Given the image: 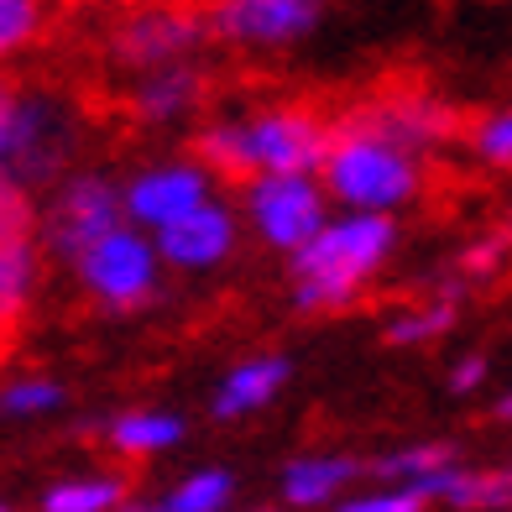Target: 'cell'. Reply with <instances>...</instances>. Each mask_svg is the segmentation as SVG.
<instances>
[{
    "label": "cell",
    "instance_id": "cell-14",
    "mask_svg": "<svg viewBox=\"0 0 512 512\" xmlns=\"http://www.w3.org/2000/svg\"><path fill=\"white\" fill-rule=\"evenodd\" d=\"M283 382H288V361H283V356H262V361L236 366V371L220 382V392H215V418H241V413H251V408H262Z\"/></svg>",
    "mask_w": 512,
    "mask_h": 512
},
{
    "label": "cell",
    "instance_id": "cell-28",
    "mask_svg": "<svg viewBox=\"0 0 512 512\" xmlns=\"http://www.w3.org/2000/svg\"><path fill=\"white\" fill-rule=\"evenodd\" d=\"M481 377H486V356H465V361L450 371V387H455V392H471Z\"/></svg>",
    "mask_w": 512,
    "mask_h": 512
},
{
    "label": "cell",
    "instance_id": "cell-3",
    "mask_svg": "<svg viewBox=\"0 0 512 512\" xmlns=\"http://www.w3.org/2000/svg\"><path fill=\"white\" fill-rule=\"evenodd\" d=\"M74 157V121L48 100H11L0 110V183H48Z\"/></svg>",
    "mask_w": 512,
    "mask_h": 512
},
{
    "label": "cell",
    "instance_id": "cell-26",
    "mask_svg": "<svg viewBox=\"0 0 512 512\" xmlns=\"http://www.w3.org/2000/svg\"><path fill=\"white\" fill-rule=\"evenodd\" d=\"M429 502L413 492V486H387V492H371V497H351L340 502L335 512H424Z\"/></svg>",
    "mask_w": 512,
    "mask_h": 512
},
{
    "label": "cell",
    "instance_id": "cell-13",
    "mask_svg": "<svg viewBox=\"0 0 512 512\" xmlns=\"http://www.w3.org/2000/svg\"><path fill=\"white\" fill-rule=\"evenodd\" d=\"M366 471L361 460H345V455H309V460H293L288 476H283V497L293 507H319L330 502L340 486H351Z\"/></svg>",
    "mask_w": 512,
    "mask_h": 512
},
{
    "label": "cell",
    "instance_id": "cell-10",
    "mask_svg": "<svg viewBox=\"0 0 512 512\" xmlns=\"http://www.w3.org/2000/svg\"><path fill=\"white\" fill-rule=\"evenodd\" d=\"M236 241V225L220 204H194L189 215H178L168 225H157V251L178 267H209L220 262Z\"/></svg>",
    "mask_w": 512,
    "mask_h": 512
},
{
    "label": "cell",
    "instance_id": "cell-2",
    "mask_svg": "<svg viewBox=\"0 0 512 512\" xmlns=\"http://www.w3.org/2000/svg\"><path fill=\"white\" fill-rule=\"evenodd\" d=\"M324 178H330V189L345 204L366 209V215H382V209L403 204L418 189L413 157L403 147L382 142V136L356 131V126H345L335 136V147L324 152Z\"/></svg>",
    "mask_w": 512,
    "mask_h": 512
},
{
    "label": "cell",
    "instance_id": "cell-7",
    "mask_svg": "<svg viewBox=\"0 0 512 512\" xmlns=\"http://www.w3.org/2000/svg\"><path fill=\"white\" fill-rule=\"evenodd\" d=\"M79 267H84V283L105 293L110 304H142L152 293V251L131 230H110L105 241H95L79 256Z\"/></svg>",
    "mask_w": 512,
    "mask_h": 512
},
{
    "label": "cell",
    "instance_id": "cell-12",
    "mask_svg": "<svg viewBox=\"0 0 512 512\" xmlns=\"http://www.w3.org/2000/svg\"><path fill=\"white\" fill-rule=\"evenodd\" d=\"M131 215L136 220H147V225H168L178 215H189L194 204H204V178L194 168H157L147 178H136L131 183Z\"/></svg>",
    "mask_w": 512,
    "mask_h": 512
},
{
    "label": "cell",
    "instance_id": "cell-21",
    "mask_svg": "<svg viewBox=\"0 0 512 512\" xmlns=\"http://www.w3.org/2000/svg\"><path fill=\"white\" fill-rule=\"evenodd\" d=\"M450 324H455V304H450V298H439V304L418 309V314H403V319L387 330V340H392V345H418V340H434V335H445Z\"/></svg>",
    "mask_w": 512,
    "mask_h": 512
},
{
    "label": "cell",
    "instance_id": "cell-15",
    "mask_svg": "<svg viewBox=\"0 0 512 512\" xmlns=\"http://www.w3.org/2000/svg\"><path fill=\"white\" fill-rule=\"evenodd\" d=\"M105 434H110V445L126 450V455H152V450L178 445L183 424L173 413H126V418H110Z\"/></svg>",
    "mask_w": 512,
    "mask_h": 512
},
{
    "label": "cell",
    "instance_id": "cell-5",
    "mask_svg": "<svg viewBox=\"0 0 512 512\" xmlns=\"http://www.w3.org/2000/svg\"><path fill=\"white\" fill-rule=\"evenodd\" d=\"M251 215L272 246L298 251L324 230V194L309 178H262L251 189Z\"/></svg>",
    "mask_w": 512,
    "mask_h": 512
},
{
    "label": "cell",
    "instance_id": "cell-1",
    "mask_svg": "<svg viewBox=\"0 0 512 512\" xmlns=\"http://www.w3.org/2000/svg\"><path fill=\"white\" fill-rule=\"evenodd\" d=\"M392 251V220L387 215H351L340 225H324L309 246L293 251L298 272V309H340L351 304L361 277L382 267V256Z\"/></svg>",
    "mask_w": 512,
    "mask_h": 512
},
{
    "label": "cell",
    "instance_id": "cell-8",
    "mask_svg": "<svg viewBox=\"0 0 512 512\" xmlns=\"http://www.w3.org/2000/svg\"><path fill=\"white\" fill-rule=\"evenodd\" d=\"M324 0H220L215 32L230 42H293L319 21Z\"/></svg>",
    "mask_w": 512,
    "mask_h": 512
},
{
    "label": "cell",
    "instance_id": "cell-17",
    "mask_svg": "<svg viewBox=\"0 0 512 512\" xmlns=\"http://www.w3.org/2000/svg\"><path fill=\"white\" fill-rule=\"evenodd\" d=\"M445 465H455V445L434 439V445H408V450H398V455H382L377 465H366V471L382 476V481L413 486V481H424V476H434V471H445Z\"/></svg>",
    "mask_w": 512,
    "mask_h": 512
},
{
    "label": "cell",
    "instance_id": "cell-31",
    "mask_svg": "<svg viewBox=\"0 0 512 512\" xmlns=\"http://www.w3.org/2000/svg\"><path fill=\"white\" fill-rule=\"evenodd\" d=\"M497 418H507V424H512V392H507V398L497 403Z\"/></svg>",
    "mask_w": 512,
    "mask_h": 512
},
{
    "label": "cell",
    "instance_id": "cell-32",
    "mask_svg": "<svg viewBox=\"0 0 512 512\" xmlns=\"http://www.w3.org/2000/svg\"><path fill=\"white\" fill-rule=\"evenodd\" d=\"M6 105H11V84H6V79H0V110H6Z\"/></svg>",
    "mask_w": 512,
    "mask_h": 512
},
{
    "label": "cell",
    "instance_id": "cell-33",
    "mask_svg": "<svg viewBox=\"0 0 512 512\" xmlns=\"http://www.w3.org/2000/svg\"><path fill=\"white\" fill-rule=\"evenodd\" d=\"M0 512H11V507H0Z\"/></svg>",
    "mask_w": 512,
    "mask_h": 512
},
{
    "label": "cell",
    "instance_id": "cell-19",
    "mask_svg": "<svg viewBox=\"0 0 512 512\" xmlns=\"http://www.w3.org/2000/svg\"><path fill=\"white\" fill-rule=\"evenodd\" d=\"M230 492H236L230 471H199L183 486H173V497L162 502V512H220L230 502Z\"/></svg>",
    "mask_w": 512,
    "mask_h": 512
},
{
    "label": "cell",
    "instance_id": "cell-22",
    "mask_svg": "<svg viewBox=\"0 0 512 512\" xmlns=\"http://www.w3.org/2000/svg\"><path fill=\"white\" fill-rule=\"evenodd\" d=\"M32 230H37V215H32L27 194L11 189V183H0V251L27 246V241H32Z\"/></svg>",
    "mask_w": 512,
    "mask_h": 512
},
{
    "label": "cell",
    "instance_id": "cell-11",
    "mask_svg": "<svg viewBox=\"0 0 512 512\" xmlns=\"http://www.w3.org/2000/svg\"><path fill=\"white\" fill-rule=\"evenodd\" d=\"M351 126L408 152V147H424V142H445V136L455 131V115L445 105L424 100V95H408V100H392V105H377V110L356 115Z\"/></svg>",
    "mask_w": 512,
    "mask_h": 512
},
{
    "label": "cell",
    "instance_id": "cell-25",
    "mask_svg": "<svg viewBox=\"0 0 512 512\" xmlns=\"http://www.w3.org/2000/svg\"><path fill=\"white\" fill-rule=\"evenodd\" d=\"M37 32V0H0V53H16Z\"/></svg>",
    "mask_w": 512,
    "mask_h": 512
},
{
    "label": "cell",
    "instance_id": "cell-29",
    "mask_svg": "<svg viewBox=\"0 0 512 512\" xmlns=\"http://www.w3.org/2000/svg\"><path fill=\"white\" fill-rule=\"evenodd\" d=\"M497 256H502V241H481V246H471V251H465V272H492L497 267Z\"/></svg>",
    "mask_w": 512,
    "mask_h": 512
},
{
    "label": "cell",
    "instance_id": "cell-27",
    "mask_svg": "<svg viewBox=\"0 0 512 512\" xmlns=\"http://www.w3.org/2000/svg\"><path fill=\"white\" fill-rule=\"evenodd\" d=\"M476 152L492 162V168H512V110L476 126Z\"/></svg>",
    "mask_w": 512,
    "mask_h": 512
},
{
    "label": "cell",
    "instance_id": "cell-30",
    "mask_svg": "<svg viewBox=\"0 0 512 512\" xmlns=\"http://www.w3.org/2000/svg\"><path fill=\"white\" fill-rule=\"evenodd\" d=\"M115 512H162V502H121Z\"/></svg>",
    "mask_w": 512,
    "mask_h": 512
},
{
    "label": "cell",
    "instance_id": "cell-24",
    "mask_svg": "<svg viewBox=\"0 0 512 512\" xmlns=\"http://www.w3.org/2000/svg\"><path fill=\"white\" fill-rule=\"evenodd\" d=\"M63 403V387L58 382H16L0 392V413H48Z\"/></svg>",
    "mask_w": 512,
    "mask_h": 512
},
{
    "label": "cell",
    "instance_id": "cell-16",
    "mask_svg": "<svg viewBox=\"0 0 512 512\" xmlns=\"http://www.w3.org/2000/svg\"><path fill=\"white\" fill-rule=\"evenodd\" d=\"M121 502H126V481L89 476V481H58L42 497V512H115Z\"/></svg>",
    "mask_w": 512,
    "mask_h": 512
},
{
    "label": "cell",
    "instance_id": "cell-23",
    "mask_svg": "<svg viewBox=\"0 0 512 512\" xmlns=\"http://www.w3.org/2000/svg\"><path fill=\"white\" fill-rule=\"evenodd\" d=\"M27 288H32V256H27V246L0 251V319H11L21 309Z\"/></svg>",
    "mask_w": 512,
    "mask_h": 512
},
{
    "label": "cell",
    "instance_id": "cell-18",
    "mask_svg": "<svg viewBox=\"0 0 512 512\" xmlns=\"http://www.w3.org/2000/svg\"><path fill=\"white\" fill-rule=\"evenodd\" d=\"M194 100H199V74H189V68H173V74H157L142 95H136V110L152 115V121H162V115L189 110Z\"/></svg>",
    "mask_w": 512,
    "mask_h": 512
},
{
    "label": "cell",
    "instance_id": "cell-4",
    "mask_svg": "<svg viewBox=\"0 0 512 512\" xmlns=\"http://www.w3.org/2000/svg\"><path fill=\"white\" fill-rule=\"evenodd\" d=\"M241 131H246L251 168H262L267 178H304L309 168H324V152H330L319 121H309L298 110H272Z\"/></svg>",
    "mask_w": 512,
    "mask_h": 512
},
{
    "label": "cell",
    "instance_id": "cell-9",
    "mask_svg": "<svg viewBox=\"0 0 512 512\" xmlns=\"http://www.w3.org/2000/svg\"><path fill=\"white\" fill-rule=\"evenodd\" d=\"M199 37H204V21L199 16L162 6V11L131 16L126 27H121V37H115V53H121L126 63H136V68H162V63H173V58L189 53Z\"/></svg>",
    "mask_w": 512,
    "mask_h": 512
},
{
    "label": "cell",
    "instance_id": "cell-6",
    "mask_svg": "<svg viewBox=\"0 0 512 512\" xmlns=\"http://www.w3.org/2000/svg\"><path fill=\"white\" fill-rule=\"evenodd\" d=\"M110 230H121V194L105 178H79L68 183V194L58 199L48 236L63 256H84L95 241H105Z\"/></svg>",
    "mask_w": 512,
    "mask_h": 512
},
{
    "label": "cell",
    "instance_id": "cell-20",
    "mask_svg": "<svg viewBox=\"0 0 512 512\" xmlns=\"http://www.w3.org/2000/svg\"><path fill=\"white\" fill-rule=\"evenodd\" d=\"M199 157L209 168H220L225 178H246L251 173V152H246V131L241 126H220L199 136Z\"/></svg>",
    "mask_w": 512,
    "mask_h": 512
}]
</instances>
